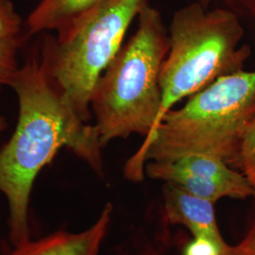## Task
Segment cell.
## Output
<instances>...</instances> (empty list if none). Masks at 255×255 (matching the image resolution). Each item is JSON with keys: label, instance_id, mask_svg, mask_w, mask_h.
Returning a JSON list of instances; mask_svg holds the SVG:
<instances>
[{"label": "cell", "instance_id": "3", "mask_svg": "<svg viewBox=\"0 0 255 255\" xmlns=\"http://www.w3.org/2000/svg\"><path fill=\"white\" fill-rule=\"evenodd\" d=\"M169 51V33L161 12L147 6L138 27L101 75L91 108L101 146L154 130L162 103L160 76Z\"/></svg>", "mask_w": 255, "mask_h": 255}, {"label": "cell", "instance_id": "7", "mask_svg": "<svg viewBox=\"0 0 255 255\" xmlns=\"http://www.w3.org/2000/svg\"><path fill=\"white\" fill-rule=\"evenodd\" d=\"M164 218L188 229L195 238H206L221 248L228 245L220 234L214 203L167 183L164 188Z\"/></svg>", "mask_w": 255, "mask_h": 255}, {"label": "cell", "instance_id": "15", "mask_svg": "<svg viewBox=\"0 0 255 255\" xmlns=\"http://www.w3.org/2000/svg\"><path fill=\"white\" fill-rule=\"evenodd\" d=\"M7 127V122L5 118L0 114V133Z\"/></svg>", "mask_w": 255, "mask_h": 255}, {"label": "cell", "instance_id": "12", "mask_svg": "<svg viewBox=\"0 0 255 255\" xmlns=\"http://www.w3.org/2000/svg\"><path fill=\"white\" fill-rule=\"evenodd\" d=\"M21 19L10 0H0V41L19 40Z\"/></svg>", "mask_w": 255, "mask_h": 255}, {"label": "cell", "instance_id": "1", "mask_svg": "<svg viewBox=\"0 0 255 255\" xmlns=\"http://www.w3.org/2000/svg\"><path fill=\"white\" fill-rule=\"evenodd\" d=\"M17 95L18 122L0 149V192L9 206L10 238L15 246L29 240L28 204L37 175L67 147L103 172L101 139L86 124L47 73L42 60L27 58L9 82Z\"/></svg>", "mask_w": 255, "mask_h": 255}, {"label": "cell", "instance_id": "10", "mask_svg": "<svg viewBox=\"0 0 255 255\" xmlns=\"http://www.w3.org/2000/svg\"><path fill=\"white\" fill-rule=\"evenodd\" d=\"M234 163L255 189V119L247 127Z\"/></svg>", "mask_w": 255, "mask_h": 255}, {"label": "cell", "instance_id": "16", "mask_svg": "<svg viewBox=\"0 0 255 255\" xmlns=\"http://www.w3.org/2000/svg\"><path fill=\"white\" fill-rule=\"evenodd\" d=\"M194 2H198V3H200L201 4L202 6H204L205 8H208L209 7L210 3H211V1L212 0H193Z\"/></svg>", "mask_w": 255, "mask_h": 255}, {"label": "cell", "instance_id": "14", "mask_svg": "<svg viewBox=\"0 0 255 255\" xmlns=\"http://www.w3.org/2000/svg\"><path fill=\"white\" fill-rule=\"evenodd\" d=\"M225 255H255V219L246 237L236 246H229Z\"/></svg>", "mask_w": 255, "mask_h": 255}, {"label": "cell", "instance_id": "9", "mask_svg": "<svg viewBox=\"0 0 255 255\" xmlns=\"http://www.w3.org/2000/svg\"><path fill=\"white\" fill-rule=\"evenodd\" d=\"M100 0H42L27 18L28 33L62 31Z\"/></svg>", "mask_w": 255, "mask_h": 255}, {"label": "cell", "instance_id": "11", "mask_svg": "<svg viewBox=\"0 0 255 255\" xmlns=\"http://www.w3.org/2000/svg\"><path fill=\"white\" fill-rule=\"evenodd\" d=\"M20 40L0 41V90L9 85L13 74L18 69L17 52Z\"/></svg>", "mask_w": 255, "mask_h": 255}, {"label": "cell", "instance_id": "17", "mask_svg": "<svg viewBox=\"0 0 255 255\" xmlns=\"http://www.w3.org/2000/svg\"></svg>", "mask_w": 255, "mask_h": 255}, {"label": "cell", "instance_id": "2", "mask_svg": "<svg viewBox=\"0 0 255 255\" xmlns=\"http://www.w3.org/2000/svg\"><path fill=\"white\" fill-rule=\"evenodd\" d=\"M255 119V70L221 77L196 93L178 110L168 111L152 134L126 164L132 181L144 177L151 161L206 154L234 164L241 139Z\"/></svg>", "mask_w": 255, "mask_h": 255}, {"label": "cell", "instance_id": "8", "mask_svg": "<svg viewBox=\"0 0 255 255\" xmlns=\"http://www.w3.org/2000/svg\"><path fill=\"white\" fill-rule=\"evenodd\" d=\"M112 214L113 206L107 203L91 227L81 233L57 232L36 241L27 240L10 255H100Z\"/></svg>", "mask_w": 255, "mask_h": 255}, {"label": "cell", "instance_id": "6", "mask_svg": "<svg viewBox=\"0 0 255 255\" xmlns=\"http://www.w3.org/2000/svg\"><path fill=\"white\" fill-rule=\"evenodd\" d=\"M149 178L174 184L184 191L215 203L223 198L255 197V189L246 177L222 159L206 154H187L145 165Z\"/></svg>", "mask_w": 255, "mask_h": 255}, {"label": "cell", "instance_id": "13", "mask_svg": "<svg viewBox=\"0 0 255 255\" xmlns=\"http://www.w3.org/2000/svg\"><path fill=\"white\" fill-rule=\"evenodd\" d=\"M228 247L221 248L209 239L194 237V240L186 248L184 255H225Z\"/></svg>", "mask_w": 255, "mask_h": 255}, {"label": "cell", "instance_id": "5", "mask_svg": "<svg viewBox=\"0 0 255 255\" xmlns=\"http://www.w3.org/2000/svg\"><path fill=\"white\" fill-rule=\"evenodd\" d=\"M150 0H100L59 32L42 63L82 120L90 118L93 92L121 49L128 28Z\"/></svg>", "mask_w": 255, "mask_h": 255}, {"label": "cell", "instance_id": "4", "mask_svg": "<svg viewBox=\"0 0 255 255\" xmlns=\"http://www.w3.org/2000/svg\"><path fill=\"white\" fill-rule=\"evenodd\" d=\"M168 33L169 51L160 76L162 103L154 130L179 101L221 77L243 70L252 52L250 46L240 45L244 28L236 12L209 10L198 2L174 12Z\"/></svg>", "mask_w": 255, "mask_h": 255}]
</instances>
